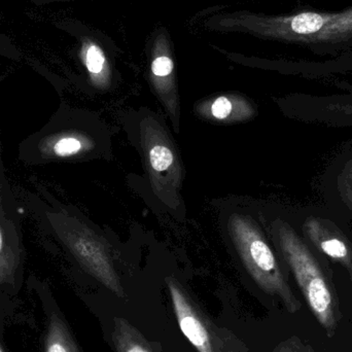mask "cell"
<instances>
[{
    "instance_id": "obj_9",
    "label": "cell",
    "mask_w": 352,
    "mask_h": 352,
    "mask_svg": "<svg viewBox=\"0 0 352 352\" xmlns=\"http://www.w3.org/2000/svg\"><path fill=\"white\" fill-rule=\"evenodd\" d=\"M45 352H80L67 327L56 314L50 318L45 336Z\"/></svg>"
},
{
    "instance_id": "obj_10",
    "label": "cell",
    "mask_w": 352,
    "mask_h": 352,
    "mask_svg": "<svg viewBox=\"0 0 352 352\" xmlns=\"http://www.w3.org/2000/svg\"><path fill=\"white\" fill-rule=\"evenodd\" d=\"M148 155L151 167L155 173H164L175 165V155L166 144H154L151 146Z\"/></svg>"
},
{
    "instance_id": "obj_13",
    "label": "cell",
    "mask_w": 352,
    "mask_h": 352,
    "mask_svg": "<svg viewBox=\"0 0 352 352\" xmlns=\"http://www.w3.org/2000/svg\"><path fill=\"white\" fill-rule=\"evenodd\" d=\"M173 70V62L167 56H160L154 60L152 64V72L155 76L166 78L170 76Z\"/></svg>"
},
{
    "instance_id": "obj_7",
    "label": "cell",
    "mask_w": 352,
    "mask_h": 352,
    "mask_svg": "<svg viewBox=\"0 0 352 352\" xmlns=\"http://www.w3.org/2000/svg\"><path fill=\"white\" fill-rule=\"evenodd\" d=\"M111 338L116 352H161L135 327L122 318H115Z\"/></svg>"
},
{
    "instance_id": "obj_4",
    "label": "cell",
    "mask_w": 352,
    "mask_h": 352,
    "mask_svg": "<svg viewBox=\"0 0 352 352\" xmlns=\"http://www.w3.org/2000/svg\"><path fill=\"white\" fill-rule=\"evenodd\" d=\"M50 221L53 223L60 238L69 248L76 258L86 267L87 270L101 281L107 289L122 297L124 293L119 278L107 254L101 246L93 239L92 236L82 228L68 225L60 215H50Z\"/></svg>"
},
{
    "instance_id": "obj_1",
    "label": "cell",
    "mask_w": 352,
    "mask_h": 352,
    "mask_svg": "<svg viewBox=\"0 0 352 352\" xmlns=\"http://www.w3.org/2000/svg\"><path fill=\"white\" fill-rule=\"evenodd\" d=\"M275 230L281 254L310 310L328 336H334L339 326L338 302L320 263L289 225L277 221Z\"/></svg>"
},
{
    "instance_id": "obj_16",
    "label": "cell",
    "mask_w": 352,
    "mask_h": 352,
    "mask_svg": "<svg viewBox=\"0 0 352 352\" xmlns=\"http://www.w3.org/2000/svg\"><path fill=\"white\" fill-rule=\"evenodd\" d=\"M339 60H340L341 62H344L345 65L349 63H352V51L342 54V56L339 58Z\"/></svg>"
},
{
    "instance_id": "obj_2",
    "label": "cell",
    "mask_w": 352,
    "mask_h": 352,
    "mask_svg": "<svg viewBox=\"0 0 352 352\" xmlns=\"http://www.w3.org/2000/svg\"><path fill=\"white\" fill-rule=\"evenodd\" d=\"M228 227L244 266L258 287L269 295L278 297L287 311H299L301 302L294 295L274 252L256 223L248 217L235 213L230 217Z\"/></svg>"
},
{
    "instance_id": "obj_5",
    "label": "cell",
    "mask_w": 352,
    "mask_h": 352,
    "mask_svg": "<svg viewBox=\"0 0 352 352\" xmlns=\"http://www.w3.org/2000/svg\"><path fill=\"white\" fill-rule=\"evenodd\" d=\"M19 264V241L16 227L6 217L0 192V285L12 279Z\"/></svg>"
},
{
    "instance_id": "obj_6",
    "label": "cell",
    "mask_w": 352,
    "mask_h": 352,
    "mask_svg": "<svg viewBox=\"0 0 352 352\" xmlns=\"http://www.w3.org/2000/svg\"><path fill=\"white\" fill-rule=\"evenodd\" d=\"M308 237L316 248L327 256L337 261L347 268L352 265V254L344 240L332 232L328 231L322 223L316 219H309L305 223Z\"/></svg>"
},
{
    "instance_id": "obj_11",
    "label": "cell",
    "mask_w": 352,
    "mask_h": 352,
    "mask_svg": "<svg viewBox=\"0 0 352 352\" xmlns=\"http://www.w3.org/2000/svg\"><path fill=\"white\" fill-rule=\"evenodd\" d=\"M82 56H84L85 65L89 74L94 80H98L107 65V60L102 50L94 43H89L85 45Z\"/></svg>"
},
{
    "instance_id": "obj_8",
    "label": "cell",
    "mask_w": 352,
    "mask_h": 352,
    "mask_svg": "<svg viewBox=\"0 0 352 352\" xmlns=\"http://www.w3.org/2000/svg\"><path fill=\"white\" fill-rule=\"evenodd\" d=\"M90 144L82 135L64 133L45 138L41 142L39 150L47 158H69L88 150Z\"/></svg>"
},
{
    "instance_id": "obj_12",
    "label": "cell",
    "mask_w": 352,
    "mask_h": 352,
    "mask_svg": "<svg viewBox=\"0 0 352 352\" xmlns=\"http://www.w3.org/2000/svg\"><path fill=\"white\" fill-rule=\"evenodd\" d=\"M233 101L226 96L217 97L210 107L211 116L219 121L229 119L233 113Z\"/></svg>"
},
{
    "instance_id": "obj_18",
    "label": "cell",
    "mask_w": 352,
    "mask_h": 352,
    "mask_svg": "<svg viewBox=\"0 0 352 352\" xmlns=\"http://www.w3.org/2000/svg\"><path fill=\"white\" fill-rule=\"evenodd\" d=\"M0 352H3V351H2L1 346H0Z\"/></svg>"
},
{
    "instance_id": "obj_17",
    "label": "cell",
    "mask_w": 352,
    "mask_h": 352,
    "mask_svg": "<svg viewBox=\"0 0 352 352\" xmlns=\"http://www.w3.org/2000/svg\"><path fill=\"white\" fill-rule=\"evenodd\" d=\"M349 270H351V278H352V265L349 267Z\"/></svg>"
},
{
    "instance_id": "obj_14",
    "label": "cell",
    "mask_w": 352,
    "mask_h": 352,
    "mask_svg": "<svg viewBox=\"0 0 352 352\" xmlns=\"http://www.w3.org/2000/svg\"><path fill=\"white\" fill-rule=\"evenodd\" d=\"M273 352H316L311 347L303 344L298 338L289 339L279 344Z\"/></svg>"
},
{
    "instance_id": "obj_15",
    "label": "cell",
    "mask_w": 352,
    "mask_h": 352,
    "mask_svg": "<svg viewBox=\"0 0 352 352\" xmlns=\"http://www.w3.org/2000/svg\"><path fill=\"white\" fill-rule=\"evenodd\" d=\"M341 184H342L341 186H342V194L344 200L346 201L347 204L352 209V162L345 169Z\"/></svg>"
},
{
    "instance_id": "obj_3",
    "label": "cell",
    "mask_w": 352,
    "mask_h": 352,
    "mask_svg": "<svg viewBox=\"0 0 352 352\" xmlns=\"http://www.w3.org/2000/svg\"><path fill=\"white\" fill-rule=\"evenodd\" d=\"M169 294L178 326L184 336L198 352H250L226 329L215 327L173 279Z\"/></svg>"
}]
</instances>
